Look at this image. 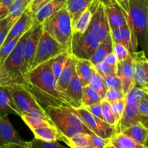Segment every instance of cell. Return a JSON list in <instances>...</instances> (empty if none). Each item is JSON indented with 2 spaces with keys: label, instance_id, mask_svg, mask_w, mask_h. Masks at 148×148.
Returning <instances> with one entry per match:
<instances>
[{
  "label": "cell",
  "instance_id": "20",
  "mask_svg": "<svg viewBox=\"0 0 148 148\" xmlns=\"http://www.w3.org/2000/svg\"><path fill=\"white\" fill-rule=\"evenodd\" d=\"M75 73V57L69 53L65 64L57 79V90L61 92H64L69 81Z\"/></svg>",
  "mask_w": 148,
  "mask_h": 148
},
{
  "label": "cell",
  "instance_id": "55",
  "mask_svg": "<svg viewBox=\"0 0 148 148\" xmlns=\"http://www.w3.org/2000/svg\"><path fill=\"white\" fill-rule=\"evenodd\" d=\"M0 2H1V0H0Z\"/></svg>",
  "mask_w": 148,
  "mask_h": 148
},
{
  "label": "cell",
  "instance_id": "34",
  "mask_svg": "<svg viewBox=\"0 0 148 148\" xmlns=\"http://www.w3.org/2000/svg\"><path fill=\"white\" fill-rule=\"evenodd\" d=\"M101 108H102L103 121L109 124L110 125L116 127V129L118 128L119 124V120L116 116L115 114L113 113L110 103L108 102L105 98H103L101 101Z\"/></svg>",
  "mask_w": 148,
  "mask_h": 148
},
{
  "label": "cell",
  "instance_id": "48",
  "mask_svg": "<svg viewBox=\"0 0 148 148\" xmlns=\"http://www.w3.org/2000/svg\"><path fill=\"white\" fill-rule=\"evenodd\" d=\"M49 1V0H32L30 4V7L33 11V14H35V12L37 11L39 7H41L43 4H44L45 3Z\"/></svg>",
  "mask_w": 148,
  "mask_h": 148
},
{
  "label": "cell",
  "instance_id": "51",
  "mask_svg": "<svg viewBox=\"0 0 148 148\" xmlns=\"http://www.w3.org/2000/svg\"><path fill=\"white\" fill-rule=\"evenodd\" d=\"M106 148H118V147H115V146H114V145H111V143H110V142H109V143H108V145H107V147H106Z\"/></svg>",
  "mask_w": 148,
  "mask_h": 148
},
{
  "label": "cell",
  "instance_id": "41",
  "mask_svg": "<svg viewBox=\"0 0 148 148\" xmlns=\"http://www.w3.org/2000/svg\"><path fill=\"white\" fill-rule=\"evenodd\" d=\"M110 104H111V108L113 113L115 114L116 116L118 118V119L120 121L121 116H122L123 112H124V108H125L126 98L117 100V101H114V102Z\"/></svg>",
  "mask_w": 148,
  "mask_h": 148
},
{
  "label": "cell",
  "instance_id": "38",
  "mask_svg": "<svg viewBox=\"0 0 148 148\" xmlns=\"http://www.w3.org/2000/svg\"><path fill=\"white\" fill-rule=\"evenodd\" d=\"M97 72L102 77L108 76V75H114L116 73V66H112L108 64L105 63L104 62H100L93 65Z\"/></svg>",
  "mask_w": 148,
  "mask_h": 148
},
{
  "label": "cell",
  "instance_id": "17",
  "mask_svg": "<svg viewBox=\"0 0 148 148\" xmlns=\"http://www.w3.org/2000/svg\"><path fill=\"white\" fill-rule=\"evenodd\" d=\"M25 141L10 122L8 116L0 114V147L10 143H23Z\"/></svg>",
  "mask_w": 148,
  "mask_h": 148
},
{
  "label": "cell",
  "instance_id": "43",
  "mask_svg": "<svg viewBox=\"0 0 148 148\" xmlns=\"http://www.w3.org/2000/svg\"><path fill=\"white\" fill-rule=\"evenodd\" d=\"M90 137L95 148H106L110 142V139L102 138L95 134H91Z\"/></svg>",
  "mask_w": 148,
  "mask_h": 148
},
{
  "label": "cell",
  "instance_id": "56",
  "mask_svg": "<svg viewBox=\"0 0 148 148\" xmlns=\"http://www.w3.org/2000/svg\"><path fill=\"white\" fill-rule=\"evenodd\" d=\"M146 148H148V147H146Z\"/></svg>",
  "mask_w": 148,
  "mask_h": 148
},
{
  "label": "cell",
  "instance_id": "49",
  "mask_svg": "<svg viewBox=\"0 0 148 148\" xmlns=\"http://www.w3.org/2000/svg\"><path fill=\"white\" fill-rule=\"evenodd\" d=\"M0 148H29V146L28 143L27 141H25L23 143H10V144L1 146Z\"/></svg>",
  "mask_w": 148,
  "mask_h": 148
},
{
  "label": "cell",
  "instance_id": "36",
  "mask_svg": "<svg viewBox=\"0 0 148 148\" xmlns=\"http://www.w3.org/2000/svg\"><path fill=\"white\" fill-rule=\"evenodd\" d=\"M23 36V35H22ZM22 36H17V37L14 38L12 40H10L9 42H7V43H4L2 46H1V49H0V62H1V65L3 64L4 62L5 61V59H7V56L10 55V53H11L12 51L13 50L14 47H15L16 44L17 43V42L19 41L20 38H21Z\"/></svg>",
  "mask_w": 148,
  "mask_h": 148
},
{
  "label": "cell",
  "instance_id": "13",
  "mask_svg": "<svg viewBox=\"0 0 148 148\" xmlns=\"http://www.w3.org/2000/svg\"><path fill=\"white\" fill-rule=\"evenodd\" d=\"M134 62L135 86L141 88L148 87V58L144 51L130 53Z\"/></svg>",
  "mask_w": 148,
  "mask_h": 148
},
{
  "label": "cell",
  "instance_id": "1",
  "mask_svg": "<svg viewBox=\"0 0 148 148\" xmlns=\"http://www.w3.org/2000/svg\"><path fill=\"white\" fill-rule=\"evenodd\" d=\"M26 86L39 103L47 107L75 108L69 98L57 90V79L51 71V61L44 62L30 69L25 75Z\"/></svg>",
  "mask_w": 148,
  "mask_h": 148
},
{
  "label": "cell",
  "instance_id": "7",
  "mask_svg": "<svg viewBox=\"0 0 148 148\" xmlns=\"http://www.w3.org/2000/svg\"><path fill=\"white\" fill-rule=\"evenodd\" d=\"M143 88L134 87L126 94V104L122 116L118 126V132H121L130 126L140 121L139 103L146 98Z\"/></svg>",
  "mask_w": 148,
  "mask_h": 148
},
{
  "label": "cell",
  "instance_id": "4",
  "mask_svg": "<svg viewBox=\"0 0 148 148\" xmlns=\"http://www.w3.org/2000/svg\"><path fill=\"white\" fill-rule=\"evenodd\" d=\"M41 25L43 30L70 52L73 31L72 18L66 7L61 9Z\"/></svg>",
  "mask_w": 148,
  "mask_h": 148
},
{
  "label": "cell",
  "instance_id": "45",
  "mask_svg": "<svg viewBox=\"0 0 148 148\" xmlns=\"http://www.w3.org/2000/svg\"><path fill=\"white\" fill-rule=\"evenodd\" d=\"M139 114L142 116L148 117V99L147 97L139 103Z\"/></svg>",
  "mask_w": 148,
  "mask_h": 148
},
{
  "label": "cell",
  "instance_id": "26",
  "mask_svg": "<svg viewBox=\"0 0 148 148\" xmlns=\"http://www.w3.org/2000/svg\"><path fill=\"white\" fill-rule=\"evenodd\" d=\"M93 0H66L64 7L69 12L72 23H75L86 9H88Z\"/></svg>",
  "mask_w": 148,
  "mask_h": 148
},
{
  "label": "cell",
  "instance_id": "18",
  "mask_svg": "<svg viewBox=\"0 0 148 148\" xmlns=\"http://www.w3.org/2000/svg\"><path fill=\"white\" fill-rule=\"evenodd\" d=\"M66 0H49L39 7L34 14L33 26L41 25L48 18L63 8Z\"/></svg>",
  "mask_w": 148,
  "mask_h": 148
},
{
  "label": "cell",
  "instance_id": "10",
  "mask_svg": "<svg viewBox=\"0 0 148 148\" xmlns=\"http://www.w3.org/2000/svg\"><path fill=\"white\" fill-rule=\"evenodd\" d=\"M7 88L20 112V116L35 108L44 109L26 85H14L7 86Z\"/></svg>",
  "mask_w": 148,
  "mask_h": 148
},
{
  "label": "cell",
  "instance_id": "12",
  "mask_svg": "<svg viewBox=\"0 0 148 148\" xmlns=\"http://www.w3.org/2000/svg\"><path fill=\"white\" fill-rule=\"evenodd\" d=\"M42 31H43L42 25L33 26L25 42L24 67H23L25 75L30 70Z\"/></svg>",
  "mask_w": 148,
  "mask_h": 148
},
{
  "label": "cell",
  "instance_id": "28",
  "mask_svg": "<svg viewBox=\"0 0 148 148\" xmlns=\"http://www.w3.org/2000/svg\"><path fill=\"white\" fill-rule=\"evenodd\" d=\"M110 143L118 148H146V146L137 143L127 134L117 132L111 139Z\"/></svg>",
  "mask_w": 148,
  "mask_h": 148
},
{
  "label": "cell",
  "instance_id": "25",
  "mask_svg": "<svg viewBox=\"0 0 148 148\" xmlns=\"http://www.w3.org/2000/svg\"><path fill=\"white\" fill-rule=\"evenodd\" d=\"M93 70V64L88 59L75 58V72L79 77L82 87L89 85Z\"/></svg>",
  "mask_w": 148,
  "mask_h": 148
},
{
  "label": "cell",
  "instance_id": "40",
  "mask_svg": "<svg viewBox=\"0 0 148 148\" xmlns=\"http://www.w3.org/2000/svg\"><path fill=\"white\" fill-rule=\"evenodd\" d=\"M113 52L115 53L118 59V62H121L127 59L130 55V52L128 49L123 45L117 43H113L112 45Z\"/></svg>",
  "mask_w": 148,
  "mask_h": 148
},
{
  "label": "cell",
  "instance_id": "15",
  "mask_svg": "<svg viewBox=\"0 0 148 148\" xmlns=\"http://www.w3.org/2000/svg\"><path fill=\"white\" fill-rule=\"evenodd\" d=\"M33 21H34V14L29 4L27 8L22 13L21 15L19 17V18L16 20L15 23L12 25L6 37L4 44L12 40L14 38L22 36L25 33L28 31L33 26Z\"/></svg>",
  "mask_w": 148,
  "mask_h": 148
},
{
  "label": "cell",
  "instance_id": "31",
  "mask_svg": "<svg viewBox=\"0 0 148 148\" xmlns=\"http://www.w3.org/2000/svg\"><path fill=\"white\" fill-rule=\"evenodd\" d=\"M91 17H92V13L89 7L81 14V15L77 19L75 23H72L73 33H82L88 30Z\"/></svg>",
  "mask_w": 148,
  "mask_h": 148
},
{
  "label": "cell",
  "instance_id": "52",
  "mask_svg": "<svg viewBox=\"0 0 148 148\" xmlns=\"http://www.w3.org/2000/svg\"><path fill=\"white\" fill-rule=\"evenodd\" d=\"M100 1H102L104 4H108L110 1H111V0H100Z\"/></svg>",
  "mask_w": 148,
  "mask_h": 148
},
{
  "label": "cell",
  "instance_id": "29",
  "mask_svg": "<svg viewBox=\"0 0 148 148\" xmlns=\"http://www.w3.org/2000/svg\"><path fill=\"white\" fill-rule=\"evenodd\" d=\"M112 45V40L101 42L98 47H97V49L94 51L92 56L90 59L91 63L93 65H95L96 64L100 63V62H103L106 56L108 53L113 51Z\"/></svg>",
  "mask_w": 148,
  "mask_h": 148
},
{
  "label": "cell",
  "instance_id": "39",
  "mask_svg": "<svg viewBox=\"0 0 148 148\" xmlns=\"http://www.w3.org/2000/svg\"><path fill=\"white\" fill-rule=\"evenodd\" d=\"M103 78L104 79V82H105L107 89L122 90L121 79H120V78L116 74L103 77Z\"/></svg>",
  "mask_w": 148,
  "mask_h": 148
},
{
  "label": "cell",
  "instance_id": "6",
  "mask_svg": "<svg viewBox=\"0 0 148 148\" xmlns=\"http://www.w3.org/2000/svg\"><path fill=\"white\" fill-rule=\"evenodd\" d=\"M92 13L88 30L93 33L100 42L111 40V28L106 12L105 4L100 0H93L90 5Z\"/></svg>",
  "mask_w": 148,
  "mask_h": 148
},
{
  "label": "cell",
  "instance_id": "23",
  "mask_svg": "<svg viewBox=\"0 0 148 148\" xmlns=\"http://www.w3.org/2000/svg\"><path fill=\"white\" fill-rule=\"evenodd\" d=\"M34 134V138L46 142L62 141L63 134L57 130L55 126H41L31 130Z\"/></svg>",
  "mask_w": 148,
  "mask_h": 148
},
{
  "label": "cell",
  "instance_id": "21",
  "mask_svg": "<svg viewBox=\"0 0 148 148\" xmlns=\"http://www.w3.org/2000/svg\"><path fill=\"white\" fill-rule=\"evenodd\" d=\"M64 93L70 99L75 108L82 106V85L76 72L72 76Z\"/></svg>",
  "mask_w": 148,
  "mask_h": 148
},
{
  "label": "cell",
  "instance_id": "50",
  "mask_svg": "<svg viewBox=\"0 0 148 148\" xmlns=\"http://www.w3.org/2000/svg\"><path fill=\"white\" fill-rule=\"evenodd\" d=\"M9 21H10V18H9V17H7L6 18L0 20V31H1V30H2L6 25H7V23H9Z\"/></svg>",
  "mask_w": 148,
  "mask_h": 148
},
{
  "label": "cell",
  "instance_id": "5",
  "mask_svg": "<svg viewBox=\"0 0 148 148\" xmlns=\"http://www.w3.org/2000/svg\"><path fill=\"white\" fill-rule=\"evenodd\" d=\"M32 27L21 36L15 47L13 49L2 64V69L4 72L17 79L21 85H26V80L23 72L25 42Z\"/></svg>",
  "mask_w": 148,
  "mask_h": 148
},
{
  "label": "cell",
  "instance_id": "46",
  "mask_svg": "<svg viewBox=\"0 0 148 148\" xmlns=\"http://www.w3.org/2000/svg\"><path fill=\"white\" fill-rule=\"evenodd\" d=\"M9 18H10V17H9ZM13 24H14V23L9 21V23H7V25H6L5 27H4V28L0 31V49H1V46H3V44H4V40H5L6 39V37H7V34H8L9 31H10V28H11V27L12 26Z\"/></svg>",
  "mask_w": 148,
  "mask_h": 148
},
{
  "label": "cell",
  "instance_id": "9",
  "mask_svg": "<svg viewBox=\"0 0 148 148\" xmlns=\"http://www.w3.org/2000/svg\"><path fill=\"white\" fill-rule=\"evenodd\" d=\"M100 43L98 37L88 30L82 33H73L70 53L76 59L90 60Z\"/></svg>",
  "mask_w": 148,
  "mask_h": 148
},
{
  "label": "cell",
  "instance_id": "22",
  "mask_svg": "<svg viewBox=\"0 0 148 148\" xmlns=\"http://www.w3.org/2000/svg\"><path fill=\"white\" fill-rule=\"evenodd\" d=\"M0 114L4 116L14 114L20 116V112L7 87L0 86Z\"/></svg>",
  "mask_w": 148,
  "mask_h": 148
},
{
  "label": "cell",
  "instance_id": "16",
  "mask_svg": "<svg viewBox=\"0 0 148 148\" xmlns=\"http://www.w3.org/2000/svg\"><path fill=\"white\" fill-rule=\"evenodd\" d=\"M111 37L113 43L123 45L128 49L130 53L137 51L138 42L137 38L127 25L118 28L111 29Z\"/></svg>",
  "mask_w": 148,
  "mask_h": 148
},
{
  "label": "cell",
  "instance_id": "30",
  "mask_svg": "<svg viewBox=\"0 0 148 148\" xmlns=\"http://www.w3.org/2000/svg\"><path fill=\"white\" fill-rule=\"evenodd\" d=\"M31 1L32 0H14L8 10L7 17H10V21L15 23Z\"/></svg>",
  "mask_w": 148,
  "mask_h": 148
},
{
  "label": "cell",
  "instance_id": "53",
  "mask_svg": "<svg viewBox=\"0 0 148 148\" xmlns=\"http://www.w3.org/2000/svg\"><path fill=\"white\" fill-rule=\"evenodd\" d=\"M143 91H144L145 93L146 94V95H147L148 96V87L147 88H143Z\"/></svg>",
  "mask_w": 148,
  "mask_h": 148
},
{
  "label": "cell",
  "instance_id": "57",
  "mask_svg": "<svg viewBox=\"0 0 148 148\" xmlns=\"http://www.w3.org/2000/svg\"><path fill=\"white\" fill-rule=\"evenodd\" d=\"M27 143H28V142H27ZM29 148H30V147H29Z\"/></svg>",
  "mask_w": 148,
  "mask_h": 148
},
{
  "label": "cell",
  "instance_id": "44",
  "mask_svg": "<svg viewBox=\"0 0 148 148\" xmlns=\"http://www.w3.org/2000/svg\"><path fill=\"white\" fill-rule=\"evenodd\" d=\"M92 115L98 117V118L101 119L103 120V113H102V108H101V102L97 103L92 104V105L88 106L85 107Z\"/></svg>",
  "mask_w": 148,
  "mask_h": 148
},
{
  "label": "cell",
  "instance_id": "11",
  "mask_svg": "<svg viewBox=\"0 0 148 148\" xmlns=\"http://www.w3.org/2000/svg\"><path fill=\"white\" fill-rule=\"evenodd\" d=\"M75 109L93 134L104 139H111L118 132L116 127L92 115L85 107L80 106Z\"/></svg>",
  "mask_w": 148,
  "mask_h": 148
},
{
  "label": "cell",
  "instance_id": "2",
  "mask_svg": "<svg viewBox=\"0 0 148 148\" xmlns=\"http://www.w3.org/2000/svg\"><path fill=\"white\" fill-rule=\"evenodd\" d=\"M124 14L128 27L148 58V2L146 0H114Z\"/></svg>",
  "mask_w": 148,
  "mask_h": 148
},
{
  "label": "cell",
  "instance_id": "32",
  "mask_svg": "<svg viewBox=\"0 0 148 148\" xmlns=\"http://www.w3.org/2000/svg\"><path fill=\"white\" fill-rule=\"evenodd\" d=\"M102 98L99 94L90 85L82 87V106L87 107L88 106L101 102Z\"/></svg>",
  "mask_w": 148,
  "mask_h": 148
},
{
  "label": "cell",
  "instance_id": "33",
  "mask_svg": "<svg viewBox=\"0 0 148 148\" xmlns=\"http://www.w3.org/2000/svg\"><path fill=\"white\" fill-rule=\"evenodd\" d=\"M89 85L99 94L101 98H105L106 92L107 91V88L106 86L105 82L103 77L96 71L95 68L93 66V70H92V76H91L90 80Z\"/></svg>",
  "mask_w": 148,
  "mask_h": 148
},
{
  "label": "cell",
  "instance_id": "54",
  "mask_svg": "<svg viewBox=\"0 0 148 148\" xmlns=\"http://www.w3.org/2000/svg\"><path fill=\"white\" fill-rule=\"evenodd\" d=\"M146 1H147V2H148V0H146Z\"/></svg>",
  "mask_w": 148,
  "mask_h": 148
},
{
  "label": "cell",
  "instance_id": "24",
  "mask_svg": "<svg viewBox=\"0 0 148 148\" xmlns=\"http://www.w3.org/2000/svg\"><path fill=\"white\" fill-rule=\"evenodd\" d=\"M121 132L128 135L137 143L147 147L148 128L141 121H137L135 124L130 126L121 131Z\"/></svg>",
  "mask_w": 148,
  "mask_h": 148
},
{
  "label": "cell",
  "instance_id": "35",
  "mask_svg": "<svg viewBox=\"0 0 148 148\" xmlns=\"http://www.w3.org/2000/svg\"><path fill=\"white\" fill-rule=\"evenodd\" d=\"M69 53H70L69 51H65L59 53V55L51 59V71L56 79L59 77Z\"/></svg>",
  "mask_w": 148,
  "mask_h": 148
},
{
  "label": "cell",
  "instance_id": "47",
  "mask_svg": "<svg viewBox=\"0 0 148 148\" xmlns=\"http://www.w3.org/2000/svg\"><path fill=\"white\" fill-rule=\"evenodd\" d=\"M103 62L105 63L108 64L110 65H112V66H117V64H118V59H117L116 56L115 55V53L114 52H111V53H108L106 56L105 59L103 60Z\"/></svg>",
  "mask_w": 148,
  "mask_h": 148
},
{
  "label": "cell",
  "instance_id": "27",
  "mask_svg": "<svg viewBox=\"0 0 148 148\" xmlns=\"http://www.w3.org/2000/svg\"><path fill=\"white\" fill-rule=\"evenodd\" d=\"M91 134L80 133L71 137H63L62 141L69 148H95L90 137Z\"/></svg>",
  "mask_w": 148,
  "mask_h": 148
},
{
  "label": "cell",
  "instance_id": "37",
  "mask_svg": "<svg viewBox=\"0 0 148 148\" xmlns=\"http://www.w3.org/2000/svg\"><path fill=\"white\" fill-rule=\"evenodd\" d=\"M28 146L30 148H69L63 146L57 141L46 142L36 138L28 142Z\"/></svg>",
  "mask_w": 148,
  "mask_h": 148
},
{
  "label": "cell",
  "instance_id": "8",
  "mask_svg": "<svg viewBox=\"0 0 148 148\" xmlns=\"http://www.w3.org/2000/svg\"><path fill=\"white\" fill-rule=\"evenodd\" d=\"M65 51H68V49L54 40L47 32L43 30L30 69L51 60Z\"/></svg>",
  "mask_w": 148,
  "mask_h": 148
},
{
  "label": "cell",
  "instance_id": "3",
  "mask_svg": "<svg viewBox=\"0 0 148 148\" xmlns=\"http://www.w3.org/2000/svg\"><path fill=\"white\" fill-rule=\"evenodd\" d=\"M44 109L55 127L64 137H73L80 133L93 134L85 125L75 108L47 107Z\"/></svg>",
  "mask_w": 148,
  "mask_h": 148
},
{
  "label": "cell",
  "instance_id": "19",
  "mask_svg": "<svg viewBox=\"0 0 148 148\" xmlns=\"http://www.w3.org/2000/svg\"><path fill=\"white\" fill-rule=\"evenodd\" d=\"M105 8L111 30L127 25L122 11L114 0L105 4Z\"/></svg>",
  "mask_w": 148,
  "mask_h": 148
},
{
  "label": "cell",
  "instance_id": "14",
  "mask_svg": "<svg viewBox=\"0 0 148 148\" xmlns=\"http://www.w3.org/2000/svg\"><path fill=\"white\" fill-rule=\"evenodd\" d=\"M116 74L121 79L122 90L126 95L132 88L135 87L134 62L131 55L124 60L118 62Z\"/></svg>",
  "mask_w": 148,
  "mask_h": 148
},
{
  "label": "cell",
  "instance_id": "42",
  "mask_svg": "<svg viewBox=\"0 0 148 148\" xmlns=\"http://www.w3.org/2000/svg\"><path fill=\"white\" fill-rule=\"evenodd\" d=\"M125 94L122 91V90L118 89H107L105 95V99L110 103L117 100L122 99L125 98Z\"/></svg>",
  "mask_w": 148,
  "mask_h": 148
}]
</instances>
